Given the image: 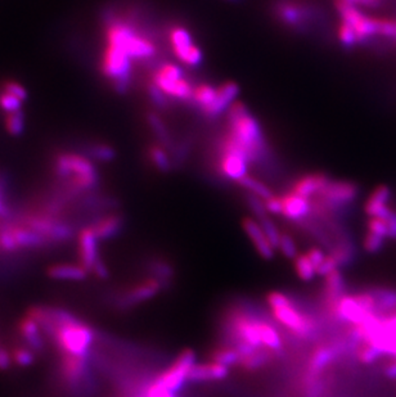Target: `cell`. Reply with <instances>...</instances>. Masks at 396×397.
Here are the masks:
<instances>
[{
	"instance_id": "6da1fadb",
	"label": "cell",
	"mask_w": 396,
	"mask_h": 397,
	"mask_svg": "<svg viewBox=\"0 0 396 397\" xmlns=\"http://www.w3.org/2000/svg\"><path fill=\"white\" fill-rule=\"evenodd\" d=\"M226 136L242 153L248 163H264L269 157V145L263 128L244 102L235 101L226 113Z\"/></svg>"
},
{
	"instance_id": "7a4b0ae2",
	"label": "cell",
	"mask_w": 396,
	"mask_h": 397,
	"mask_svg": "<svg viewBox=\"0 0 396 397\" xmlns=\"http://www.w3.org/2000/svg\"><path fill=\"white\" fill-rule=\"evenodd\" d=\"M94 341L95 332L92 326L75 316L57 329L49 342L57 350L58 355L91 357Z\"/></svg>"
},
{
	"instance_id": "3957f363",
	"label": "cell",
	"mask_w": 396,
	"mask_h": 397,
	"mask_svg": "<svg viewBox=\"0 0 396 397\" xmlns=\"http://www.w3.org/2000/svg\"><path fill=\"white\" fill-rule=\"evenodd\" d=\"M275 16L283 26L297 34L309 32L316 20L313 7L297 0H278L275 4Z\"/></svg>"
},
{
	"instance_id": "277c9868",
	"label": "cell",
	"mask_w": 396,
	"mask_h": 397,
	"mask_svg": "<svg viewBox=\"0 0 396 397\" xmlns=\"http://www.w3.org/2000/svg\"><path fill=\"white\" fill-rule=\"evenodd\" d=\"M154 82L167 97L176 101L192 103L194 88L191 82L184 79V72L174 63H165L153 75Z\"/></svg>"
},
{
	"instance_id": "5b68a950",
	"label": "cell",
	"mask_w": 396,
	"mask_h": 397,
	"mask_svg": "<svg viewBox=\"0 0 396 397\" xmlns=\"http://www.w3.org/2000/svg\"><path fill=\"white\" fill-rule=\"evenodd\" d=\"M165 287L167 285H163L157 278L148 275L113 296V306L119 310L137 307L160 295Z\"/></svg>"
},
{
	"instance_id": "8992f818",
	"label": "cell",
	"mask_w": 396,
	"mask_h": 397,
	"mask_svg": "<svg viewBox=\"0 0 396 397\" xmlns=\"http://www.w3.org/2000/svg\"><path fill=\"white\" fill-rule=\"evenodd\" d=\"M78 258L79 264L86 270L88 274L95 278L106 279L108 276V269L102 260L100 252V239L94 234L92 228L86 226L78 235Z\"/></svg>"
},
{
	"instance_id": "52a82bcc",
	"label": "cell",
	"mask_w": 396,
	"mask_h": 397,
	"mask_svg": "<svg viewBox=\"0 0 396 397\" xmlns=\"http://www.w3.org/2000/svg\"><path fill=\"white\" fill-rule=\"evenodd\" d=\"M196 359L197 357H196V352L194 350H191V348L184 350L179 354V357L174 360L173 364L170 367L167 368L166 370H163V373H160L156 377L154 382L159 386L176 394L187 382L188 373L196 364Z\"/></svg>"
},
{
	"instance_id": "ba28073f",
	"label": "cell",
	"mask_w": 396,
	"mask_h": 397,
	"mask_svg": "<svg viewBox=\"0 0 396 397\" xmlns=\"http://www.w3.org/2000/svg\"><path fill=\"white\" fill-rule=\"evenodd\" d=\"M169 38L174 54L179 61L191 67H196L202 62V51L194 45L192 35L187 29L175 26L169 32Z\"/></svg>"
},
{
	"instance_id": "9c48e42d",
	"label": "cell",
	"mask_w": 396,
	"mask_h": 397,
	"mask_svg": "<svg viewBox=\"0 0 396 397\" xmlns=\"http://www.w3.org/2000/svg\"><path fill=\"white\" fill-rule=\"evenodd\" d=\"M17 333L20 337L21 344L29 347L36 355L43 354L47 348V337L40 324L26 313V315L21 317L17 323Z\"/></svg>"
},
{
	"instance_id": "30bf717a",
	"label": "cell",
	"mask_w": 396,
	"mask_h": 397,
	"mask_svg": "<svg viewBox=\"0 0 396 397\" xmlns=\"http://www.w3.org/2000/svg\"><path fill=\"white\" fill-rule=\"evenodd\" d=\"M242 229H244V234L247 235V238L254 245L255 251L257 252V255L266 261L275 260L277 251H275V247L270 245L261 225L256 219L244 217L242 219Z\"/></svg>"
},
{
	"instance_id": "8fae6325",
	"label": "cell",
	"mask_w": 396,
	"mask_h": 397,
	"mask_svg": "<svg viewBox=\"0 0 396 397\" xmlns=\"http://www.w3.org/2000/svg\"><path fill=\"white\" fill-rule=\"evenodd\" d=\"M346 295V282L341 270H335L334 273L327 275L323 283L322 298H323V309L325 315L331 319L336 304L341 297Z\"/></svg>"
},
{
	"instance_id": "7c38bea8",
	"label": "cell",
	"mask_w": 396,
	"mask_h": 397,
	"mask_svg": "<svg viewBox=\"0 0 396 397\" xmlns=\"http://www.w3.org/2000/svg\"><path fill=\"white\" fill-rule=\"evenodd\" d=\"M238 94H240V86L237 82H224L218 88V94H216L215 101L207 108L203 110V116L209 120L218 119L225 110L231 108V106L235 102V98Z\"/></svg>"
},
{
	"instance_id": "4fadbf2b",
	"label": "cell",
	"mask_w": 396,
	"mask_h": 397,
	"mask_svg": "<svg viewBox=\"0 0 396 397\" xmlns=\"http://www.w3.org/2000/svg\"><path fill=\"white\" fill-rule=\"evenodd\" d=\"M229 376V368L207 361V363H200L194 364L192 369L188 373L187 382L191 383H206V382H219L224 381Z\"/></svg>"
},
{
	"instance_id": "5bb4252c",
	"label": "cell",
	"mask_w": 396,
	"mask_h": 397,
	"mask_svg": "<svg viewBox=\"0 0 396 397\" xmlns=\"http://www.w3.org/2000/svg\"><path fill=\"white\" fill-rule=\"evenodd\" d=\"M256 326H257V333H259L263 346L270 350L272 352H275L278 359L283 357L285 341L282 338V335L279 333L278 328H275L269 320L261 319V317H257Z\"/></svg>"
},
{
	"instance_id": "9a60e30c",
	"label": "cell",
	"mask_w": 396,
	"mask_h": 397,
	"mask_svg": "<svg viewBox=\"0 0 396 397\" xmlns=\"http://www.w3.org/2000/svg\"><path fill=\"white\" fill-rule=\"evenodd\" d=\"M282 204H283L282 216L290 221L299 223L312 214L310 200L303 198L292 192L282 195Z\"/></svg>"
},
{
	"instance_id": "2e32d148",
	"label": "cell",
	"mask_w": 396,
	"mask_h": 397,
	"mask_svg": "<svg viewBox=\"0 0 396 397\" xmlns=\"http://www.w3.org/2000/svg\"><path fill=\"white\" fill-rule=\"evenodd\" d=\"M338 347L334 345H325V346L315 348L314 352L307 361V369H306V378H316L321 376L322 370H325V367H328L338 354Z\"/></svg>"
},
{
	"instance_id": "e0dca14e",
	"label": "cell",
	"mask_w": 396,
	"mask_h": 397,
	"mask_svg": "<svg viewBox=\"0 0 396 397\" xmlns=\"http://www.w3.org/2000/svg\"><path fill=\"white\" fill-rule=\"evenodd\" d=\"M331 179L325 173H309L300 178L292 187V193L297 194L306 200H313L315 195L322 192Z\"/></svg>"
},
{
	"instance_id": "ac0fdd59",
	"label": "cell",
	"mask_w": 396,
	"mask_h": 397,
	"mask_svg": "<svg viewBox=\"0 0 396 397\" xmlns=\"http://www.w3.org/2000/svg\"><path fill=\"white\" fill-rule=\"evenodd\" d=\"M248 161L237 153L220 152V171L224 176L238 182L247 175Z\"/></svg>"
},
{
	"instance_id": "d6986e66",
	"label": "cell",
	"mask_w": 396,
	"mask_h": 397,
	"mask_svg": "<svg viewBox=\"0 0 396 397\" xmlns=\"http://www.w3.org/2000/svg\"><path fill=\"white\" fill-rule=\"evenodd\" d=\"M47 274L54 280L60 282H82L86 279L88 273L82 265L76 263H60L51 265L47 270Z\"/></svg>"
},
{
	"instance_id": "ffe728a7",
	"label": "cell",
	"mask_w": 396,
	"mask_h": 397,
	"mask_svg": "<svg viewBox=\"0 0 396 397\" xmlns=\"http://www.w3.org/2000/svg\"><path fill=\"white\" fill-rule=\"evenodd\" d=\"M391 192L385 185H380L375 189V192L369 195L364 206V213L369 217H381L385 219L391 208L388 207V200H390Z\"/></svg>"
},
{
	"instance_id": "44dd1931",
	"label": "cell",
	"mask_w": 396,
	"mask_h": 397,
	"mask_svg": "<svg viewBox=\"0 0 396 397\" xmlns=\"http://www.w3.org/2000/svg\"><path fill=\"white\" fill-rule=\"evenodd\" d=\"M125 220L121 215L112 214L103 216L95 223L89 225L100 241H107L121 233Z\"/></svg>"
},
{
	"instance_id": "7402d4cb",
	"label": "cell",
	"mask_w": 396,
	"mask_h": 397,
	"mask_svg": "<svg viewBox=\"0 0 396 397\" xmlns=\"http://www.w3.org/2000/svg\"><path fill=\"white\" fill-rule=\"evenodd\" d=\"M275 359H278V357L270 350H268L265 347L255 348L254 351H251L250 354L241 357L238 368H241L244 372L254 373V372L261 370L265 367H268L270 363H273V360Z\"/></svg>"
},
{
	"instance_id": "603a6c76",
	"label": "cell",
	"mask_w": 396,
	"mask_h": 397,
	"mask_svg": "<svg viewBox=\"0 0 396 397\" xmlns=\"http://www.w3.org/2000/svg\"><path fill=\"white\" fill-rule=\"evenodd\" d=\"M147 123L150 125L154 136L157 138V141L160 142V145H163V148H166L167 151H172L175 141H174L172 132H169V128L166 126V123H163V117L159 113L148 112L147 113Z\"/></svg>"
},
{
	"instance_id": "cb8c5ba5",
	"label": "cell",
	"mask_w": 396,
	"mask_h": 397,
	"mask_svg": "<svg viewBox=\"0 0 396 397\" xmlns=\"http://www.w3.org/2000/svg\"><path fill=\"white\" fill-rule=\"evenodd\" d=\"M209 360L225 367L232 368L238 367L241 357L235 347L229 344H220L219 346L213 347L210 351Z\"/></svg>"
},
{
	"instance_id": "d4e9b609",
	"label": "cell",
	"mask_w": 396,
	"mask_h": 397,
	"mask_svg": "<svg viewBox=\"0 0 396 397\" xmlns=\"http://www.w3.org/2000/svg\"><path fill=\"white\" fill-rule=\"evenodd\" d=\"M148 160L161 173H167L174 170L172 156L163 145H151L148 149Z\"/></svg>"
},
{
	"instance_id": "484cf974",
	"label": "cell",
	"mask_w": 396,
	"mask_h": 397,
	"mask_svg": "<svg viewBox=\"0 0 396 397\" xmlns=\"http://www.w3.org/2000/svg\"><path fill=\"white\" fill-rule=\"evenodd\" d=\"M218 94V88H213L209 84H201L194 88V98L192 103L196 108H198L202 112L205 108H207L215 101Z\"/></svg>"
},
{
	"instance_id": "4316f807",
	"label": "cell",
	"mask_w": 396,
	"mask_h": 397,
	"mask_svg": "<svg viewBox=\"0 0 396 397\" xmlns=\"http://www.w3.org/2000/svg\"><path fill=\"white\" fill-rule=\"evenodd\" d=\"M237 183L240 184L242 188H244L248 193L255 194L261 200H268L270 197H273L275 194L272 192V189L266 185V184L260 182L259 179H256L254 176L246 175L244 178H241Z\"/></svg>"
},
{
	"instance_id": "83f0119b",
	"label": "cell",
	"mask_w": 396,
	"mask_h": 397,
	"mask_svg": "<svg viewBox=\"0 0 396 397\" xmlns=\"http://www.w3.org/2000/svg\"><path fill=\"white\" fill-rule=\"evenodd\" d=\"M294 269L297 278L303 282H312L315 276H318L314 265L312 264L306 254H300L296 257L294 260Z\"/></svg>"
},
{
	"instance_id": "f1b7e54d",
	"label": "cell",
	"mask_w": 396,
	"mask_h": 397,
	"mask_svg": "<svg viewBox=\"0 0 396 397\" xmlns=\"http://www.w3.org/2000/svg\"><path fill=\"white\" fill-rule=\"evenodd\" d=\"M10 355H12L13 364L21 368L31 367L35 363V357H36V354L32 350L22 344L13 347L10 350Z\"/></svg>"
},
{
	"instance_id": "f546056e",
	"label": "cell",
	"mask_w": 396,
	"mask_h": 397,
	"mask_svg": "<svg viewBox=\"0 0 396 397\" xmlns=\"http://www.w3.org/2000/svg\"><path fill=\"white\" fill-rule=\"evenodd\" d=\"M191 145H192V142L189 138H183L179 142H175L173 149L170 151L174 169L182 166L188 160V156L191 152Z\"/></svg>"
},
{
	"instance_id": "4dcf8cb0",
	"label": "cell",
	"mask_w": 396,
	"mask_h": 397,
	"mask_svg": "<svg viewBox=\"0 0 396 397\" xmlns=\"http://www.w3.org/2000/svg\"><path fill=\"white\" fill-rule=\"evenodd\" d=\"M278 251H279L282 255L285 256L286 258L292 260V261L295 260L297 256L300 255L295 238L292 237V234H290L288 232H282V233H281Z\"/></svg>"
},
{
	"instance_id": "1f68e13d",
	"label": "cell",
	"mask_w": 396,
	"mask_h": 397,
	"mask_svg": "<svg viewBox=\"0 0 396 397\" xmlns=\"http://www.w3.org/2000/svg\"><path fill=\"white\" fill-rule=\"evenodd\" d=\"M147 92H148V97L153 103V106L160 110V111H167L170 108V101L169 97L154 84V82H150L147 86Z\"/></svg>"
},
{
	"instance_id": "d6a6232c",
	"label": "cell",
	"mask_w": 396,
	"mask_h": 397,
	"mask_svg": "<svg viewBox=\"0 0 396 397\" xmlns=\"http://www.w3.org/2000/svg\"><path fill=\"white\" fill-rule=\"evenodd\" d=\"M337 36H338V40L341 43V45L344 48H354L356 45L359 44V39H358V35H356V30L347 25L345 22H341L340 26H338V31H337Z\"/></svg>"
},
{
	"instance_id": "836d02e7",
	"label": "cell",
	"mask_w": 396,
	"mask_h": 397,
	"mask_svg": "<svg viewBox=\"0 0 396 397\" xmlns=\"http://www.w3.org/2000/svg\"><path fill=\"white\" fill-rule=\"evenodd\" d=\"M263 230H264L265 235L268 237L270 245L275 247V251H278V245H279V239H281V230L278 229V226L275 224V221L269 217V216H265L263 219L257 220Z\"/></svg>"
},
{
	"instance_id": "e575fe53",
	"label": "cell",
	"mask_w": 396,
	"mask_h": 397,
	"mask_svg": "<svg viewBox=\"0 0 396 397\" xmlns=\"http://www.w3.org/2000/svg\"><path fill=\"white\" fill-rule=\"evenodd\" d=\"M385 243H386V238L375 234L372 232H366L364 239H363V247H364L366 252L371 254V255H376L378 252H381L385 247Z\"/></svg>"
},
{
	"instance_id": "d590c367",
	"label": "cell",
	"mask_w": 396,
	"mask_h": 397,
	"mask_svg": "<svg viewBox=\"0 0 396 397\" xmlns=\"http://www.w3.org/2000/svg\"><path fill=\"white\" fill-rule=\"evenodd\" d=\"M244 201H246L247 206L250 207L251 213L255 215L256 220H260V219H263L265 216H269L266 208H265L264 200L259 198V197L255 195V194L247 192V194L244 195Z\"/></svg>"
},
{
	"instance_id": "8d00e7d4",
	"label": "cell",
	"mask_w": 396,
	"mask_h": 397,
	"mask_svg": "<svg viewBox=\"0 0 396 397\" xmlns=\"http://www.w3.org/2000/svg\"><path fill=\"white\" fill-rule=\"evenodd\" d=\"M5 128L10 134H20L23 132L25 128V119L22 111H17V112L8 113L7 119H5Z\"/></svg>"
},
{
	"instance_id": "74e56055",
	"label": "cell",
	"mask_w": 396,
	"mask_h": 397,
	"mask_svg": "<svg viewBox=\"0 0 396 397\" xmlns=\"http://www.w3.org/2000/svg\"><path fill=\"white\" fill-rule=\"evenodd\" d=\"M21 102H22L21 99L10 93L4 92V91L0 93V107L1 110H4V112L12 113L21 111Z\"/></svg>"
},
{
	"instance_id": "f35d334b",
	"label": "cell",
	"mask_w": 396,
	"mask_h": 397,
	"mask_svg": "<svg viewBox=\"0 0 396 397\" xmlns=\"http://www.w3.org/2000/svg\"><path fill=\"white\" fill-rule=\"evenodd\" d=\"M368 232H372L377 235H381L384 238H388V229H387V223L385 219L381 217H369L366 223Z\"/></svg>"
},
{
	"instance_id": "ab89813d",
	"label": "cell",
	"mask_w": 396,
	"mask_h": 397,
	"mask_svg": "<svg viewBox=\"0 0 396 397\" xmlns=\"http://www.w3.org/2000/svg\"><path fill=\"white\" fill-rule=\"evenodd\" d=\"M145 397H178L175 392L159 386L154 381L145 387Z\"/></svg>"
},
{
	"instance_id": "60d3db41",
	"label": "cell",
	"mask_w": 396,
	"mask_h": 397,
	"mask_svg": "<svg viewBox=\"0 0 396 397\" xmlns=\"http://www.w3.org/2000/svg\"><path fill=\"white\" fill-rule=\"evenodd\" d=\"M340 269V266L337 264V261H336L335 258H334V256L329 255V254H327V257H325V261H323V264L319 266V269L316 270V274L318 276H322V278H325L327 275L331 274V273H334L335 270H338Z\"/></svg>"
},
{
	"instance_id": "b9f144b4",
	"label": "cell",
	"mask_w": 396,
	"mask_h": 397,
	"mask_svg": "<svg viewBox=\"0 0 396 397\" xmlns=\"http://www.w3.org/2000/svg\"><path fill=\"white\" fill-rule=\"evenodd\" d=\"M265 208L268 211V214L272 215H282L283 211V204H282V197L279 195H273L268 200H265Z\"/></svg>"
},
{
	"instance_id": "7bdbcfd3",
	"label": "cell",
	"mask_w": 396,
	"mask_h": 397,
	"mask_svg": "<svg viewBox=\"0 0 396 397\" xmlns=\"http://www.w3.org/2000/svg\"><path fill=\"white\" fill-rule=\"evenodd\" d=\"M92 152L98 160H102V161H111L115 157V151L106 144H97L95 147H93Z\"/></svg>"
},
{
	"instance_id": "ee69618b",
	"label": "cell",
	"mask_w": 396,
	"mask_h": 397,
	"mask_svg": "<svg viewBox=\"0 0 396 397\" xmlns=\"http://www.w3.org/2000/svg\"><path fill=\"white\" fill-rule=\"evenodd\" d=\"M305 254L309 257V260L312 261V264L314 265L316 270L319 269L321 265L323 264V261H325V257H327L325 251H323L322 248H319V247H312V248H309Z\"/></svg>"
},
{
	"instance_id": "f6af8a7d",
	"label": "cell",
	"mask_w": 396,
	"mask_h": 397,
	"mask_svg": "<svg viewBox=\"0 0 396 397\" xmlns=\"http://www.w3.org/2000/svg\"><path fill=\"white\" fill-rule=\"evenodd\" d=\"M3 91L10 93V94L14 95V97H17L21 101H23V99L26 98L25 89L21 86L20 84H17V82H5Z\"/></svg>"
},
{
	"instance_id": "bcb514c9",
	"label": "cell",
	"mask_w": 396,
	"mask_h": 397,
	"mask_svg": "<svg viewBox=\"0 0 396 397\" xmlns=\"http://www.w3.org/2000/svg\"><path fill=\"white\" fill-rule=\"evenodd\" d=\"M385 220H386L387 229H388V238L396 241V211L391 208V211L385 217Z\"/></svg>"
},
{
	"instance_id": "7dc6e473",
	"label": "cell",
	"mask_w": 396,
	"mask_h": 397,
	"mask_svg": "<svg viewBox=\"0 0 396 397\" xmlns=\"http://www.w3.org/2000/svg\"><path fill=\"white\" fill-rule=\"evenodd\" d=\"M0 193H1V189H0ZM1 213H4V211H3V204H1V194H0V214Z\"/></svg>"
}]
</instances>
